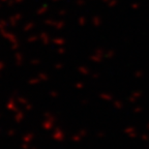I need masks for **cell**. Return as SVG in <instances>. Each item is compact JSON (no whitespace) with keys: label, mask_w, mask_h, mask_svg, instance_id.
I'll use <instances>...</instances> for the list:
<instances>
[]
</instances>
